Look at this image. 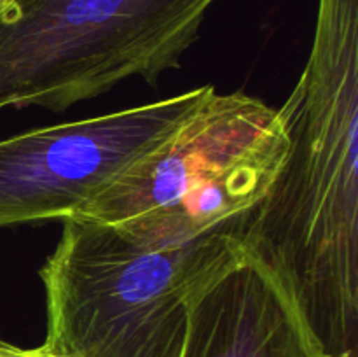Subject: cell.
Listing matches in <instances>:
<instances>
[{"mask_svg": "<svg viewBox=\"0 0 358 357\" xmlns=\"http://www.w3.org/2000/svg\"><path fill=\"white\" fill-rule=\"evenodd\" d=\"M280 111L289 158L245 241L289 276L325 356L357 357L358 0H318L306 66Z\"/></svg>", "mask_w": 358, "mask_h": 357, "instance_id": "1", "label": "cell"}, {"mask_svg": "<svg viewBox=\"0 0 358 357\" xmlns=\"http://www.w3.org/2000/svg\"><path fill=\"white\" fill-rule=\"evenodd\" d=\"M290 150L280 108L217 93L105 186L73 219L107 224L152 247H178L247 227L275 189Z\"/></svg>", "mask_w": 358, "mask_h": 357, "instance_id": "2", "label": "cell"}, {"mask_svg": "<svg viewBox=\"0 0 358 357\" xmlns=\"http://www.w3.org/2000/svg\"><path fill=\"white\" fill-rule=\"evenodd\" d=\"M243 245L245 231L224 230L152 247L70 217L41 268V346L51 357H180L192 298Z\"/></svg>", "mask_w": 358, "mask_h": 357, "instance_id": "3", "label": "cell"}, {"mask_svg": "<svg viewBox=\"0 0 358 357\" xmlns=\"http://www.w3.org/2000/svg\"><path fill=\"white\" fill-rule=\"evenodd\" d=\"M217 0H7L0 6V111L62 112L180 66Z\"/></svg>", "mask_w": 358, "mask_h": 357, "instance_id": "4", "label": "cell"}, {"mask_svg": "<svg viewBox=\"0 0 358 357\" xmlns=\"http://www.w3.org/2000/svg\"><path fill=\"white\" fill-rule=\"evenodd\" d=\"M201 86L138 107L0 140V227L76 216L205 100Z\"/></svg>", "mask_w": 358, "mask_h": 357, "instance_id": "5", "label": "cell"}, {"mask_svg": "<svg viewBox=\"0 0 358 357\" xmlns=\"http://www.w3.org/2000/svg\"><path fill=\"white\" fill-rule=\"evenodd\" d=\"M180 357H327L289 276L248 247L192 298Z\"/></svg>", "mask_w": 358, "mask_h": 357, "instance_id": "6", "label": "cell"}, {"mask_svg": "<svg viewBox=\"0 0 358 357\" xmlns=\"http://www.w3.org/2000/svg\"><path fill=\"white\" fill-rule=\"evenodd\" d=\"M0 357H51L44 352L42 346L37 349H21V346L9 345V343L0 342Z\"/></svg>", "mask_w": 358, "mask_h": 357, "instance_id": "7", "label": "cell"}, {"mask_svg": "<svg viewBox=\"0 0 358 357\" xmlns=\"http://www.w3.org/2000/svg\"><path fill=\"white\" fill-rule=\"evenodd\" d=\"M7 2V0H0V6H2V4H6Z\"/></svg>", "mask_w": 358, "mask_h": 357, "instance_id": "8", "label": "cell"}]
</instances>
